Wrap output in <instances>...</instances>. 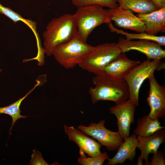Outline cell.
Here are the masks:
<instances>
[{"label": "cell", "mask_w": 165, "mask_h": 165, "mask_svg": "<svg viewBox=\"0 0 165 165\" xmlns=\"http://www.w3.org/2000/svg\"><path fill=\"white\" fill-rule=\"evenodd\" d=\"M92 82L95 86L90 87L88 92L93 104L109 101L118 104L129 98L128 87L124 79L103 72L94 77Z\"/></svg>", "instance_id": "1"}, {"label": "cell", "mask_w": 165, "mask_h": 165, "mask_svg": "<svg viewBox=\"0 0 165 165\" xmlns=\"http://www.w3.org/2000/svg\"><path fill=\"white\" fill-rule=\"evenodd\" d=\"M77 34L76 21L74 14L65 13L53 18L42 35L45 53L51 56L55 47L66 43Z\"/></svg>", "instance_id": "2"}, {"label": "cell", "mask_w": 165, "mask_h": 165, "mask_svg": "<svg viewBox=\"0 0 165 165\" xmlns=\"http://www.w3.org/2000/svg\"><path fill=\"white\" fill-rule=\"evenodd\" d=\"M75 18L78 35L85 43L89 35L96 27L111 21L108 10L98 5L78 8L74 14Z\"/></svg>", "instance_id": "3"}, {"label": "cell", "mask_w": 165, "mask_h": 165, "mask_svg": "<svg viewBox=\"0 0 165 165\" xmlns=\"http://www.w3.org/2000/svg\"><path fill=\"white\" fill-rule=\"evenodd\" d=\"M122 52L117 43H107L92 46L79 66L96 75L102 73L105 68Z\"/></svg>", "instance_id": "4"}, {"label": "cell", "mask_w": 165, "mask_h": 165, "mask_svg": "<svg viewBox=\"0 0 165 165\" xmlns=\"http://www.w3.org/2000/svg\"><path fill=\"white\" fill-rule=\"evenodd\" d=\"M92 47L83 42L77 34L66 43L55 47L52 55L61 66L69 69L79 65L90 51Z\"/></svg>", "instance_id": "5"}, {"label": "cell", "mask_w": 165, "mask_h": 165, "mask_svg": "<svg viewBox=\"0 0 165 165\" xmlns=\"http://www.w3.org/2000/svg\"><path fill=\"white\" fill-rule=\"evenodd\" d=\"M165 64L161 60L147 59L133 69L124 78L129 90V99L136 106L139 105V93L145 80L155 71L164 69Z\"/></svg>", "instance_id": "6"}, {"label": "cell", "mask_w": 165, "mask_h": 165, "mask_svg": "<svg viewBox=\"0 0 165 165\" xmlns=\"http://www.w3.org/2000/svg\"><path fill=\"white\" fill-rule=\"evenodd\" d=\"M105 121V119H103L97 123L92 122L87 126L81 124L78 126V128L97 140L108 151L116 150L124 139L118 132L112 131L107 129L104 126Z\"/></svg>", "instance_id": "7"}, {"label": "cell", "mask_w": 165, "mask_h": 165, "mask_svg": "<svg viewBox=\"0 0 165 165\" xmlns=\"http://www.w3.org/2000/svg\"><path fill=\"white\" fill-rule=\"evenodd\" d=\"M122 52L135 50L144 54L147 59L161 60L165 57V50L157 42L150 40H128L119 37L117 43Z\"/></svg>", "instance_id": "8"}, {"label": "cell", "mask_w": 165, "mask_h": 165, "mask_svg": "<svg viewBox=\"0 0 165 165\" xmlns=\"http://www.w3.org/2000/svg\"><path fill=\"white\" fill-rule=\"evenodd\" d=\"M148 79L150 88L147 99L150 109L148 115L151 119L159 120L165 114V87L158 83L154 73Z\"/></svg>", "instance_id": "9"}, {"label": "cell", "mask_w": 165, "mask_h": 165, "mask_svg": "<svg viewBox=\"0 0 165 165\" xmlns=\"http://www.w3.org/2000/svg\"><path fill=\"white\" fill-rule=\"evenodd\" d=\"M136 107L129 98L109 108L110 113L116 118L117 132L124 139L130 136L131 124L134 123Z\"/></svg>", "instance_id": "10"}, {"label": "cell", "mask_w": 165, "mask_h": 165, "mask_svg": "<svg viewBox=\"0 0 165 165\" xmlns=\"http://www.w3.org/2000/svg\"><path fill=\"white\" fill-rule=\"evenodd\" d=\"M64 126L65 132L69 140L79 147V152H83L90 157L98 156L102 153L100 149L102 145L99 142L73 126Z\"/></svg>", "instance_id": "11"}, {"label": "cell", "mask_w": 165, "mask_h": 165, "mask_svg": "<svg viewBox=\"0 0 165 165\" xmlns=\"http://www.w3.org/2000/svg\"><path fill=\"white\" fill-rule=\"evenodd\" d=\"M111 20L119 28L129 29L138 33L145 32V26L143 21L135 15L133 12L118 6L108 9Z\"/></svg>", "instance_id": "12"}, {"label": "cell", "mask_w": 165, "mask_h": 165, "mask_svg": "<svg viewBox=\"0 0 165 165\" xmlns=\"http://www.w3.org/2000/svg\"><path fill=\"white\" fill-rule=\"evenodd\" d=\"M163 129H161L147 137H137V148L141 152L140 157L145 160L144 165H149V155L156 152L161 145L165 143V131Z\"/></svg>", "instance_id": "13"}, {"label": "cell", "mask_w": 165, "mask_h": 165, "mask_svg": "<svg viewBox=\"0 0 165 165\" xmlns=\"http://www.w3.org/2000/svg\"><path fill=\"white\" fill-rule=\"evenodd\" d=\"M138 147L137 136L133 134L124 139L123 142L117 149L116 154L112 158H108L107 165H116L122 164L127 160L133 162L136 155Z\"/></svg>", "instance_id": "14"}, {"label": "cell", "mask_w": 165, "mask_h": 165, "mask_svg": "<svg viewBox=\"0 0 165 165\" xmlns=\"http://www.w3.org/2000/svg\"><path fill=\"white\" fill-rule=\"evenodd\" d=\"M140 63L139 61L129 59L125 53L122 52L105 68L103 72L114 77L124 79L133 69Z\"/></svg>", "instance_id": "15"}, {"label": "cell", "mask_w": 165, "mask_h": 165, "mask_svg": "<svg viewBox=\"0 0 165 165\" xmlns=\"http://www.w3.org/2000/svg\"><path fill=\"white\" fill-rule=\"evenodd\" d=\"M145 26V32L156 36L159 32H165V7L146 14H137Z\"/></svg>", "instance_id": "16"}, {"label": "cell", "mask_w": 165, "mask_h": 165, "mask_svg": "<svg viewBox=\"0 0 165 165\" xmlns=\"http://www.w3.org/2000/svg\"><path fill=\"white\" fill-rule=\"evenodd\" d=\"M158 119L150 118L148 115L138 119L137 127L134 133L137 137H145L150 136L165 127L161 125Z\"/></svg>", "instance_id": "17"}, {"label": "cell", "mask_w": 165, "mask_h": 165, "mask_svg": "<svg viewBox=\"0 0 165 165\" xmlns=\"http://www.w3.org/2000/svg\"><path fill=\"white\" fill-rule=\"evenodd\" d=\"M119 6L138 14H146L158 9L152 0H117Z\"/></svg>", "instance_id": "18"}, {"label": "cell", "mask_w": 165, "mask_h": 165, "mask_svg": "<svg viewBox=\"0 0 165 165\" xmlns=\"http://www.w3.org/2000/svg\"><path fill=\"white\" fill-rule=\"evenodd\" d=\"M37 83L23 97L20 98L15 102L4 107H0V114H5L10 116L12 118V125L9 129V134H11L12 128L15 122L20 118L25 119L28 116H23L20 114L21 111L20 107L22 101L29 95L37 86L40 85V82L37 80Z\"/></svg>", "instance_id": "19"}, {"label": "cell", "mask_w": 165, "mask_h": 165, "mask_svg": "<svg viewBox=\"0 0 165 165\" xmlns=\"http://www.w3.org/2000/svg\"><path fill=\"white\" fill-rule=\"evenodd\" d=\"M0 14H2L12 20L15 24L19 21L24 22L32 30L36 37L38 48L42 46L41 40L37 32L36 23L29 19H25L9 7H5L0 3Z\"/></svg>", "instance_id": "20"}, {"label": "cell", "mask_w": 165, "mask_h": 165, "mask_svg": "<svg viewBox=\"0 0 165 165\" xmlns=\"http://www.w3.org/2000/svg\"><path fill=\"white\" fill-rule=\"evenodd\" d=\"M108 24V27L111 32H115L117 34H120L124 35L127 40H132L135 39L148 40L155 42L161 46H165V36H155L148 34L145 32L138 33H129L115 27L112 24L111 21Z\"/></svg>", "instance_id": "21"}, {"label": "cell", "mask_w": 165, "mask_h": 165, "mask_svg": "<svg viewBox=\"0 0 165 165\" xmlns=\"http://www.w3.org/2000/svg\"><path fill=\"white\" fill-rule=\"evenodd\" d=\"M72 4L77 8L92 5H98L110 9L119 6L117 0H71Z\"/></svg>", "instance_id": "22"}, {"label": "cell", "mask_w": 165, "mask_h": 165, "mask_svg": "<svg viewBox=\"0 0 165 165\" xmlns=\"http://www.w3.org/2000/svg\"><path fill=\"white\" fill-rule=\"evenodd\" d=\"M80 156L77 162L81 165H102L106 160L109 158L107 152H102L100 155L95 157H87L83 152H79Z\"/></svg>", "instance_id": "23"}, {"label": "cell", "mask_w": 165, "mask_h": 165, "mask_svg": "<svg viewBox=\"0 0 165 165\" xmlns=\"http://www.w3.org/2000/svg\"><path fill=\"white\" fill-rule=\"evenodd\" d=\"M165 160L163 152L157 151L152 153L151 161L149 162V165H165Z\"/></svg>", "instance_id": "24"}, {"label": "cell", "mask_w": 165, "mask_h": 165, "mask_svg": "<svg viewBox=\"0 0 165 165\" xmlns=\"http://www.w3.org/2000/svg\"><path fill=\"white\" fill-rule=\"evenodd\" d=\"M29 165H50L47 163L43 158L41 153L36 150H33L31 156V159Z\"/></svg>", "instance_id": "25"}, {"label": "cell", "mask_w": 165, "mask_h": 165, "mask_svg": "<svg viewBox=\"0 0 165 165\" xmlns=\"http://www.w3.org/2000/svg\"><path fill=\"white\" fill-rule=\"evenodd\" d=\"M157 8L160 9L165 7V0H152Z\"/></svg>", "instance_id": "26"}, {"label": "cell", "mask_w": 165, "mask_h": 165, "mask_svg": "<svg viewBox=\"0 0 165 165\" xmlns=\"http://www.w3.org/2000/svg\"><path fill=\"white\" fill-rule=\"evenodd\" d=\"M143 160L141 158L140 156H139L138 157L137 165H143V163H142Z\"/></svg>", "instance_id": "27"}, {"label": "cell", "mask_w": 165, "mask_h": 165, "mask_svg": "<svg viewBox=\"0 0 165 165\" xmlns=\"http://www.w3.org/2000/svg\"><path fill=\"white\" fill-rule=\"evenodd\" d=\"M2 71V70L0 69V72H1Z\"/></svg>", "instance_id": "28"}]
</instances>
